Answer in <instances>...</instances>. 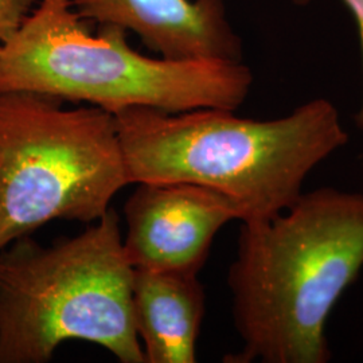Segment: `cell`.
I'll return each mask as SVG.
<instances>
[{
  "mask_svg": "<svg viewBox=\"0 0 363 363\" xmlns=\"http://www.w3.org/2000/svg\"><path fill=\"white\" fill-rule=\"evenodd\" d=\"M363 269V194L320 187L242 222L228 273L241 349L228 363H327L339 298Z\"/></svg>",
  "mask_w": 363,
  "mask_h": 363,
  "instance_id": "6da1fadb",
  "label": "cell"
},
{
  "mask_svg": "<svg viewBox=\"0 0 363 363\" xmlns=\"http://www.w3.org/2000/svg\"><path fill=\"white\" fill-rule=\"evenodd\" d=\"M130 183H191L229 198L241 222L284 211L308 175L349 142L337 106L313 99L289 115L253 120L203 108L115 113Z\"/></svg>",
  "mask_w": 363,
  "mask_h": 363,
  "instance_id": "7a4b0ae2",
  "label": "cell"
},
{
  "mask_svg": "<svg viewBox=\"0 0 363 363\" xmlns=\"http://www.w3.org/2000/svg\"><path fill=\"white\" fill-rule=\"evenodd\" d=\"M89 25L72 0H38L0 50V91L40 93L112 115L130 106L235 111L247 100L253 74L241 61L147 57L130 48L124 27L91 33Z\"/></svg>",
  "mask_w": 363,
  "mask_h": 363,
  "instance_id": "3957f363",
  "label": "cell"
},
{
  "mask_svg": "<svg viewBox=\"0 0 363 363\" xmlns=\"http://www.w3.org/2000/svg\"><path fill=\"white\" fill-rule=\"evenodd\" d=\"M133 267L116 210L85 232L42 245L31 235L0 250V363H46L67 340L145 363L132 313Z\"/></svg>",
  "mask_w": 363,
  "mask_h": 363,
  "instance_id": "277c9868",
  "label": "cell"
},
{
  "mask_svg": "<svg viewBox=\"0 0 363 363\" xmlns=\"http://www.w3.org/2000/svg\"><path fill=\"white\" fill-rule=\"evenodd\" d=\"M0 91V250L55 220L94 222L130 184L115 115Z\"/></svg>",
  "mask_w": 363,
  "mask_h": 363,
  "instance_id": "5b68a950",
  "label": "cell"
},
{
  "mask_svg": "<svg viewBox=\"0 0 363 363\" xmlns=\"http://www.w3.org/2000/svg\"><path fill=\"white\" fill-rule=\"evenodd\" d=\"M124 206L125 256L133 269L195 273L220 229L240 220L233 202L191 183H136Z\"/></svg>",
  "mask_w": 363,
  "mask_h": 363,
  "instance_id": "8992f818",
  "label": "cell"
},
{
  "mask_svg": "<svg viewBox=\"0 0 363 363\" xmlns=\"http://www.w3.org/2000/svg\"><path fill=\"white\" fill-rule=\"evenodd\" d=\"M72 6L88 23L117 25L138 34L162 58H242V42L223 0H72Z\"/></svg>",
  "mask_w": 363,
  "mask_h": 363,
  "instance_id": "52a82bcc",
  "label": "cell"
},
{
  "mask_svg": "<svg viewBox=\"0 0 363 363\" xmlns=\"http://www.w3.org/2000/svg\"><path fill=\"white\" fill-rule=\"evenodd\" d=\"M205 307L198 274L133 269L132 313L145 363H194Z\"/></svg>",
  "mask_w": 363,
  "mask_h": 363,
  "instance_id": "ba28073f",
  "label": "cell"
},
{
  "mask_svg": "<svg viewBox=\"0 0 363 363\" xmlns=\"http://www.w3.org/2000/svg\"><path fill=\"white\" fill-rule=\"evenodd\" d=\"M37 3L38 0H0V50Z\"/></svg>",
  "mask_w": 363,
  "mask_h": 363,
  "instance_id": "9c48e42d",
  "label": "cell"
},
{
  "mask_svg": "<svg viewBox=\"0 0 363 363\" xmlns=\"http://www.w3.org/2000/svg\"><path fill=\"white\" fill-rule=\"evenodd\" d=\"M311 0H294V3H296L298 6H304L308 4ZM346 3V6L349 7L355 22L358 27V34H359V42H361V54H362V72H363V0H343ZM355 124L358 125V128L363 130V91L362 99H361V105L358 108V112L355 115Z\"/></svg>",
  "mask_w": 363,
  "mask_h": 363,
  "instance_id": "30bf717a",
  "label": "cell"
}]
</instances>
